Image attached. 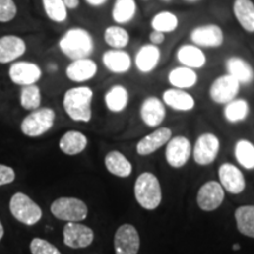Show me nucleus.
I'll return each mask as SVG.
<instances>
[{
    "mask_svg": "<svg viewBox=\"0 0 254 254\" xmlns=\"http://www.w3.org/2000/svg\"><path fill=\"white\" fill-rule=\"evenodd\" d=\"M43 6L50 20L62 24L67 19V8L64 0H43Z\"/></svg>",
    "mask_w": 254,
    "mask_h": 254,
    "instance_id": "e433bc0d",
    "label": "nucleus"
},
{
    "mask_svg": "<svg viewBox=\"0 0 254 254\" xmlns=\"http://www.w3.org/2000/svg\"><path fill=\"white\" fill-rule=\"evenodd\" d=\"M134 195L138 204L145 209H155L161 202V187L153 173L144 172L136 179Z\"/></svg>",
    "mask_w": 254,
    "mask_h": 254,
    "instance_id": "7ed1b4c3",
    "label": "nucleus"
},
{
    "mask_svg": "<svg viewBox=\"0 0 254 254\" xmlns=\"http://www.w3.org/2000/svg\"><path fill=\"white\" fill-rule=\"evenodd\" d=\"M104 40L111 49L124 50L128 46L131 37L125 27L120 25H111L104 31Z\"/></svg>",
    "mask_w": 254,
    "mask_h": 254,
    "instance_id": "7c9ffc66",
    "label": "nucleus"
},
{
    "mask_svg": "<svg viewBox=\"0 0 254 254\" xmlns=\"http://www.w3.org/2000/svg\"><path fill=\"white\" fill-rule=\"evenodd\" d=\"M172 138V131L168 127H160L150 134L140 139L136 144V153L139 155H150L157 152L159 148L166 145L168 140Z\"/></svg>",
    "mask_w": 254,
    "mask_h": 254,
    "instance_id": "a211bd4d",
    "label": "nucleus"
},
{
    "mask_svg": "<svg viewBox=\"0 0 254 254\" xmlns=\"http://www.w3.org/2000/svg\"><path fill=\"white\" fill-rule=\"evenodd\" d=\"M87 144V136L84 133L79 131H68L60 139L59 147L63 153L67 155H75L85 151Z\"/></svg>",
    "mask_w": 254,
    "mask_h": 254,
    "instance_id": "c756f323",
    "label": "nucleus"
},
{
    "mask_svg": "<svg viewBox=\"0 0 254 254\" xmlns=\"http://www.w3.org/2000/svg\"><path fill=\"white\" fill-rule=\"evenodd\" d=\"M190 40L200 49H219L224 45L225 34L217 24L198 25L190 32Z\"/></svg>",
    "mask_w": 254,
    "mask_h": 254,
    "instance_id": "0eeeda50",
    "label": "nucleus"
},
{
    "mask_svg": "<svg viewBox=\"0 0 254 254\" xmlns=\"http://www.w3.org/2000/svg\"><path fill=\"white\" fill-rule=\"evenodd\" d=\"M227 74H230L240 85H249L254 80V69L250 63L240 57H230L225 63Z\"/></svg>",
    "mask_w": 254,
    "mask_h": 254,
    "instance_id": "b1692460",
    "label": "nucleus"
},
{
    "mask_svg": "<svg viewBox=\"0 0 254 254\" xmlns=\"http://www.w3.org/2000/svg\"><path fill=\"white\" fill-rule=\"evenodd\" d=\"M17 12V5L13 0H0V23L13 20Z\"/></svg>",
    "mask_w": 254,
    "mask_h": 254,
    "instance_id": "58836bf2",
    "label": "nucleus"
},
{
    "mask_svg": "<svg viewBox=\"0 0 254 254\" xmlns=\"http://www.w3.org/2000/svg\"><path fill=\"white\" fill-rule=\"evenodd\" d=\"M105 105L112 113H120L128 105L129 94L124 85H114L105 93Z\"/></svg>",
    "mask_w": 254,
    "mask_h": 254,
    "instance_id": "c85d7f7f",
    "label": "nucleus"
},
{
    "mask_svg": "<svg viewBox=\"0 0 254 254\" xmlns=\"http://www.w3.org/2000/svg\"><path fill=\"white\" fill-rule=\"evenodd\" d=\"M20 104L27 111L39 109L41 104V91L39 86L36 84L23 86L20 92Z\"/></svg>",
    "mask_w": 254,
    "mask_h": 254,
    "instance_id": "c9c22d12",
    "label": "nucleus"
},
{
    "mask_svg": "<svg viewBox=\"0 0 254 254\" xmlns=\"http://www.w3.org/2000/svg\"><path fill=\"white\" fill-rule=\"evenodd\" d=\"M163 103L178 112H189L195 106L193 95L186 90L180 88H168L163 93Z\"/></svg>",
    "mask_w": 254,
    "mask_h": 254,
    "instance_id": "4be33fe9",
    "label": "nucleus"
},
{
    "mask_svg": "<svg viewBox=\"0 0 254 254\" xmlns=\"http://www.w3.org/2000/svg\"><path fill=\"white\" fill-rule=\"evenodd\" d=\"M105 166L113 176L127 178L132 173V164L119 151H111L105 157Z\"/></svg>",
    "mask_w": 254,
    "mask_h": 254,
    "instance_id": "bb28decb",
    "label": "nucleus"
},
{
    "mask_svg": "<svg viewBox=\"0 0 254 254\" xmlns=\"http://www.w3.org/2000/svg\"><path fill=\"white\" fill-rule=\"evenodd\" d=\"M9 79L15 85L20 86H27L33 85L41 79L43 72L37 64L28 62H19L12 64L8 69Z\"/></svg>",
    "mask_w": 254,
    "mask_h": 254,
    "instance_id": "ddd939ff",
    "label": "nucleus"
},
{
    "mask_svg": "<svg viewBox=\"0 0 254 254\" xmlns=\"http://www.w3.org/2000/svg\"><path fill=\"white\" fill-rule=\"evenodd\" d=\"M232 9L243 30L254 33V2L252 0H234Z\"/></svg>",
    "mask_w": 254,
    "mask_h": 254,
    "instance_id": "a878e982",
    "label": "nucleus"
},
{
    "mask_svg": "<svg viewBox=\"0 0 254 254\" xmlns=\"http://www.w3.org/2000/svg\"><path fill=\"white\" fill-rule=\"evenodd\" d=\"M15 179V173L13 168L0 164V186L7 185L13 183Z\"/></svg>",
    "mask_w": 254,
    "mask_h": 254,
    "instance_id": "ea45409f",
    "label": "nucleus"
},
{
    "mask_svg": "<svg viewBox=\"0 0 254 254\" xmlns=\"http://www.w3.org/2000/svg\"><path fill=\"white\" fill-rule=\"evenodd\" d=\"M186 2H190V4H194V2H198L200 0H185Z\"/></svg>",
    "mask_w": 254,
    "mask_h": 254,
    "instance_id": "a18cd8bd",
    "label": "nucleus"
},
{
    "mask_svg": "<svg viewBox=\"0 0 254 254\" xmlns=\"http://www.w3.org/2000/svg\"><path fill=\"white\" fill-rule=\"evenodd\" d=\"M109 0H85V2L88 4L92 7H101L104 6Z\"/></svg>",
    "mask_w": 254,
    "mask_h": 254,
    "instance_id": "37998d69",
    "label": "nucleus"
},
{
    "mask_svg": "<svg viewBox=\"0 0 254 254\" xmlns=\"http://www.w3.org/2000/svg\"><path fill=\"white\" fill-rule=\"evenodd\" d=\"M59 49L68 59L78 60L90 58L94 51L92 34L82 27L69 28L59 40Z\"/></svg>",
    "mask_w": 254,
    "mask_h": 254,
    "instance_id": "f257e3e1",
    "label": "nucleus"
},
{
    "mask_svg": "<svg viewBox=\"0 0 254 254\" xmlns=\"http://www.w3.org/2000/svg\"><path fill=\"white\" fill-rule=\"evenodd\" d=\"M166 117V107L158 97H147L141 103L140 118L148 127H158Z\"/></svg>",
    "mask_w": 254,
    "mask_h": 254,
    "instance_id": "f3484780",
    "label": "nucleus"
},
{
    "mask_svg": "<svg viewBox=\"0 0 254 254\" xmlns=\"http://www.w3.org/2000/svg\"><path fill=\"white\" fill-rule=\"evenodd\" d=\"M2 237H4V227H2L1 221H0V240L2 239Z\"/></svg>",
    "mask_w": 254,
    "mask_h": 254,
    "instance_id": "c03bdc74",
    "label": "nucleus"
},
{
    "mask_svg": "<svg viewBox=\"0 0 254 254\" xmlns=\"http://www.w3.org/2000/svg\"><path fill=\"white\" fill-rule=\"evenodd\" d=\"M238 231L244 236L254 238V206H240L234 213Z\"/></svg>",
    "mask_w": 254,
    "mask_h": 254,
    "instance_id": "473e14b6",
    "label": "nucleus"
},
{
    "mask_svg": "<svg viewBox=\"0 0 254 254\" xmlns=\"http://www.w3.org/2000/svg\"><path fill=\"white\" fill-rule=\"evenodd\" d=\"M30 249L32 254H62L55 245L41 238H34L31 241Z\"/></svg>",
    "mask_w": 254,
    "mask_h": 254,
    "instance_id": "4c0bfd02",
    "label": "nucleus"
},
{
    "mask_svg": "<svg viewBox=\"0 0 254 254\" xmlns=\"http://www.w3.org/2000/svg\"><path fill=\"white\" fill-rule=\"evenodd\" d=\"M234 155L241 166L247 170H254V145L252 142L245 139L237 141Z\"/></svg>",
    "mask_w": 254,
    "mask_h": 254,
    "instance_id": "f704fd0d",
    "label": "nucleus"
},
{
    "mask_svg": "<svg viewBox=\"0 0 254 254\" xmlns=\"http://www.w3.org/2000/svg\"><path fill=\"white\" fill-rule=\"evenodd\" d=\"M92 228L79 222H67L64 227V244L71 249H85L93 243Z\"/></svg>",
    "mask_w": 254,
    "mask_h": 254,
    "instance_id": "f8f14e48",
    "label": "nucleus"
},
{
    "mask_svg": "<svg viewBox=\"0 0 254 254\" xmlns=\"http://www.w3.org/2000/svg\"><path fill=\"white\" fill-rule=\"evenodd\" d=\"M177 60L182 66L192 69L204 68L207 64V57L200 47L193 44H184L177 51Z\"/></svg>",
    "mask_w": 254,
    "mask_h": 254,
    "instance_id": "aec40b11",
    "label": "nucleus"
},
{
    "mask_svg": "<svg viewBox=\"0 0 254 254\" xmlns=\"http://www.w3.org/2000/svg\"><path fill=\"white\" fill-rule=\"evenodd\" d=\"M161 60V50L153 44H145L139 47L134 57L135 68L142 74H148L158 67Z\"/></svg>",
    "mask_w": 254,
    "mask_h": 254,
    "instance_id": "dca6fc26",
    "label": "nucleus"
},
{
    "mask_svg": "<svg viewBox=\"0 0 254 254\" xmlns=\"http://www.w3.org/2000/svg\"><path fill=\"white\" fill-rule=\"evenodd\" d=\"M240 84L230 74H222L215 78L209 86L208 95L214 104L226 105L237 98Z\"/></svg>",
    "mask_w": 254,
    "mask_h": 254,
    "instance_id": "6e6552de",
    "label": "nucleus"
},
{
    "mask_svg": "<svg viewBox=\"0 0 254 254\" xmlns=\"http://www.w3.org/2000/svg\"><path fill=\"white\" fill-rule=\"evenodd\" d=\"M219 180H220V185L222 189H225L227 192L232 193V194H239L245 190L246 183L244 174L241 171L234 165L230 163L222 164L219 167L218 171Z\"/></svg>",
    "mask_w": 254,
    "mask_h": 254,
    "instance_id": "2eb2a0df",
    "label": "nucleus"
},
{
    "mask_svg": "<svg viewBox=\"0 0 254 254\" xmlns=\"http://www.w3.org/2000/svg\"><path fill=\"white\" fill-rule=\"evenodd\" d=\"M148 39H150V44H153V45H155V46H159V45H161V44L165 43L166 37H165V34L161 33V32L152 30L150 36H148Z\"/></svg>",
    "mask_w": 254,
    "mask_h": 254,
    "instance_id": "a19ab883",
    "label": "nucleus"
},
{
    "mask_svg": "<svg viewBox=\"0 0 254 254\" xmlns=\"http://www.w3.org/2000/svg\"><path fill=\"white\" fill-rule=\"evenodd\" d=\"M98 72L97 63L90 58L73 60L66 67V77L74 82H85L95 77Z\"/></svg>",
    "mask_w": 254,
    "mask_h": 254,
    "instance_id": "412c9836",
    "label": "nucleus"
},
{
    "mask_svg": "<svg viewBox=\"0 0 254 254\" xmlns=\"http://www.w3.org/2000/svg\"><path fill=\"white\" fill-rule=\"evenodd\" d=\"M64 4L67 9H75L80 5V0H64Z\"/></svg>",
    "mask_w": 254,
    "mask_h": 254,
    "instance_id": "79ce46f5",
    "label": "nucleus"
},
{
    "mask_svg": "<svg viewBox=\"0 0 254 254\" xmlns=\"http://www.w3.org/2000/svg\"><path fill=\"white\" fill-rule=\"evenodd\" d=\"M220 150V140L213 133H202L196 139L192 153L198 165L206 166L212 164Z\"/></svg>",
    "mask_w": 254,
    "mask_h": 254,
    "instance_id": "1a4fd4ad",
    "label": "nucleus"
},
{
    "mask_svg": "<svg viewBox=\"0 0 254 254\" xmlns=\"http://www.w3.org/2000/svg\"><path fill=\"white\" fill-rule=\"evenodd\" d=\"M225 198L224 189L217 182H208L200 187L196 194V202L202 211L211 212L222 204Z\"/></svg>",
    "mask_w": 254,
    "mask_h": 254,
    "instance_id": "4468645a",
    "label": "nucleus"
},
{
    "mask_svg": "<svg viewBox=\"0 0 254 254\" xmlns=\"http://www.w3.org/2000/svg\"><path fill=\"white\" fill-rule=\"evenodd\" d=\"M136 12H138L136 0H114L111 14L114 23L123 26L131 23L135 18Z\"/></svg>",
    "mask_w": 254,
    "mask_h": 254,
    "instance_id": "cd10ccee",
    "label": "nucleus"
},
{
    "mask_svg": "<svg viewBox=\"0 0 254 254\" xmlns=\"http://www.w3.org/2000/svg\"><path fill=\"white\" fill-rule=\"evenodd\" d=\"M9 211L19 222L27 226H33L38 224L43 217V211L39 205L21 192L15 193L11 198Z\"/></svg>",
    "mask_w": 254,
    "mask_h": 254,
    "instance_id": "20e7f679",
    "label": "nucleus"
},
{
    "mask_svg": "<svg viewBox=\"0 0 254 254\" xmlns=\"http://www.w3.org/2000/svg\"><path fill=\"white\" fill-rule=\"evenodd\" d=\"M250 112L249 103L245 99H234L225 105L224 116L225 119L231 124L244 122Z\"/></svg>",
    "mask_w": 254,
    "mask_h": 254,
    "instance_id": "72a5a7b5",
    "label": "nucleus"
},
{
    "mask_svg": "<svg viewBox=\"0 0 254 254\" xmlns=\"http://www.w3.org/2000/svg\"><path fill=\"white\" fill-rule=\"evenodd\" d=\"M192 154V145L186 136L177 135L171 138L166 144V157L167 164L173 168H180L185 166Z\"/></svg>",
    "mask_w": 254,
    "mask_h": 254,
    "instance_id": "9d476101",
    "label": "nucleus"
},
{
    "mask_svg": "<svg viewBox=\"0 0 254 254\" xmlns=\"http://www.w3.org/2000/svg\"><path fill=\"white\" fill-rule=\"evenodd\" d=\"M51 212L59 220L79 222L86 219L88 209L84 201L77 198L63 196L55 200L51 205Z\"/></svg>",
    "mask_w": 254,
    "mask_h": 254,
    "instance_id": "423d86ee",
    "label": "nucleus"
},
{
    "mask_svg": "<svg viewBox=\"0 0 254 254\" xmlns=\"http://www.w3.org/2000/svg\"><path fill=\"white\" fill-rule=\"evenodd\" d=\"M26 52V43L17 36L0 38V64H8L20 58Z\"/></svg>",
    "mask_w": 254,
    "mask_h": 254,
    "instance_id": "5701e85b",
    "label": "nucleus"
},
{
    "mask_svg": "<svg viewBox=\"0 0 254 254\" xmlns=\"http://www.w3.org/2000/svg\"><path fill=\"white\" fill-rule=\"evenodd\" d=\"M101 60L105 67L114 74H125L133 66L132 57L125 50H107Z\"/></svg>",
    "mask_w": 254,
    "mask_h": 254,
    "instance_id": "6ab92c4d",
    "label": "nucleus"
},
{
    "mask_svg": "<svg viewBox=\"0 0 254 254\" xmlns=\"http://www.w3.org/2000/svg\"><path fill=\"white\" fill-rule=\"evenodd\" d=\"M56 112L50 107H43V109H37L25 117L21 122L20 129L25 135L40 136L49 132L55 125Z\"/></svg>",
    "mask_w": 254,
    "mask_h": 254,
    "instance_id": "39448f33",
    "label": "nucleus"
},
{
    "mask_svg": "<svg viewBox=\"0 0 254 254\" xmlns=\"http://www.w3.org/2000/svg\"><path fill=\"white\" fill-rule=\"evenodd\" d=\"M93 91L88 86L72 87L64 94V110L74 122L90 123L92 119Z\"/></svg>",
    "mask_w": 254,
    "mask_h": 254,
    "instance_id": "f03ea898",
    "label": "nucleus"
},
{
    "mask_svg": "<svg viewBox=\"0 0 254 254\" xmlns=\"http://www.w3.org/2000/svg\"><path fill=\"white\" fill-rule=\"evenodd\" d=\"M151 27L153 31L161 33H172L179 27V18L171 11H161L153 15L151 19Z\"/></svg>",
    "mask_w": 254,
    "mask_h": 254,
    "instance_id": "2f4dec72",
    "label": "nucleus"
},
{
    "mask_svg": "<svg viewBox=\"0 0 254 254\" xmlns=\"http://www.w3.org/2000/svg\"><path fill=\"white\" fill-rule=\"evenodd\" d=\"M140 237L136 228L131 224H124L114 234L116 254H138Z\"/></svg>",
    "mask_w": 254,
    "mask_h": 254,
    "instance_id": "9b49d317",
    "label": "nucleus"
},
{
    "mask_svg": "<svg viewBox=\"0 0 254 254\" xmlns=\"http://www.w3.org/2000/svg\"><path fill=\"white\" fill-rule=\"evenodd\" d=\"M144 1H147V0H144Z\"/></svg>",
    "mask_w": 254,
    "mask_h": 254,
    "instance_id": "09e8293b",
    "label": "nucleus"
},
{
    "mask_svg": "<svg viewBox=\"0 0 254 254\" xmlns=\"http://www.w3.org/2000/svg\"><path fill=\"white\" fill-rule=\"evenodd\" d=\"M167 79L168 82L172 85V87L180 88V90H189V88L194 87L198 84L199 77L195 69L180 65L168 72Z\"/></svg>",
    "mask_w": 254,
    "mask_h": 254,
    "instance_id": "393cba45",
    "label": "nucleus"
},
{
    "mask_svg": "<svg viewBox=\"0 0 254 254\" xmlns=\"http://www.w3.org/2000/svg\"><path fill=\"white\" fill-rule=\"evenodd\" d=\"M161 1H165V2H170V1H172V0H161Z\"/></svg>",
    "mask_w": 254,
    "mask_h": 254,
    "instance_id": "de8ad7c7",
    "label": "nucleus"
},
{
    "mask_svg": "<svg viewBox=\"0 0 254 254\" xmlns=\"http://www.w3.org/2000/svg\"><path fill=\"white\" fill-rule=\"evenodd\" d=\"M240 249V246L239 245H238V244H234V246H233V250H239Z\"/></svg>",
    "mask_w": 254,
    "mask_h": 254,
    "instance_id": "49530a36",
    "label": "nucleus"
}]
</instances>
